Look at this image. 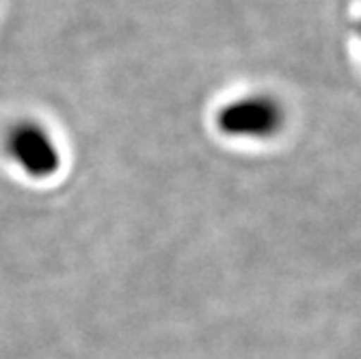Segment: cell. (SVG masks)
<instances>
[{
  "instance_id": "obj_1",
  "label": "cell",
  "mask_w": 361,
  "mask_h": 359,
  "mask_svg": "<svg viewBox=\"0 0 361 359\" xmlns=\"http://www.w3.org/2000/svg\"><path fill=\"white\" fill-rule=\"evenodd\" d=\"M9 150L20 165L32 176H46L59 167V156L46 130L35 123H22L13 128Z\"/></svg>"
}]
</instances>
